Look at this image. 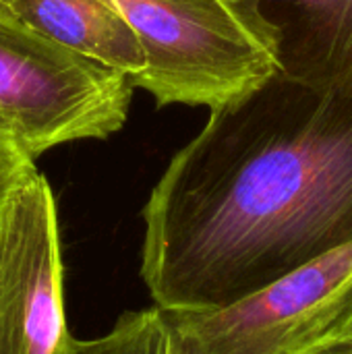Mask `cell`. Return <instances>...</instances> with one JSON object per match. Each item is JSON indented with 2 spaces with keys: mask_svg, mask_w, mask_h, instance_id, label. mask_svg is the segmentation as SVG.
I'll list each match as a JSON object with an SVG mask.
<instances>
[{
  "mask_svg": "<svg viewBox=\"0 0 352 354\" xmlns=\"http://www.w3.org/2000/svg\"><path fill=\"white\" fill-rule=\"evenodd\" d=\"M352 309V241L216 309L162 311L174 354H305Z\"/></svg>",
  "mask_w": 352,
  "mask_h": 354,
  "instance_id": "277c9868",
  "label": "cell"
},
{
  "mask_svg": "<svg viewBox=\"0 0 352 354\" xmlns=\"http://www.w3.org/2000/svg\"><path fill=\"white\" fill-rule=\"evenodd\" d=\"M309 354H352V351H349V348H330V351H317V353Z\"/></svg>",
  "mask_w": 352,
  "mask_h": 354,
  "instance_id": "8fae6325",
  "label": "cell"
},
{
  "mask_svg": "<svg viewBox=\"0 0 352 354\" xmlns=\"http://www.w3.org/2000/svg\"><path fill=\"white\" fill-rule=\"evenodd\" d=\"M68 354H174V344L164 313L149 307L124 313L98 338H73Z\"/></svg>",
  "mask_w": 352,
  "mask_h": 354,
  "instance_id": "ba28073f",
  "label": "cell"
},
{
  "mask_svg": "<svg viewBox=\"0 0 352 354\" xmlns=\"http://www.w3.org/2000/svg\"><path fill=\"white\" fill-rule=\"evenodd\" d=\"M330 348H349L352 351V309L351 313L326 336L322 338L309 353H317V351H330ZM305 353V354H309Z\"/></svg>",
  "mask_w": 352,
  "mask_h": 354,
  "instance_id": "30bf717a",
  "label": "cell"
},
{
  "mask_svg": "<svg viewBox=\"0 0 352 354\" xmlns=\"http://www.w3.org/2000/svg\"><path fill=\"white\" fill-rule=\"evenodd\" d=\"M147 64L135 87L162 106L232 104L280 73L278 31L243 0H108Z\"/></svg>",
  "mask_w": 352,
  "mask_h": 354,
  "instance_id": "7a4b0ae2",
  "label": "cell"
},
{
  "mask_svg": "<svg viewBox=\"0 0 352 354\" xmlns=\"http://www.w3.org/2000/svg\"><path fill=\"white\" fill-rule=\"evenodd\" d=\"M278 31L280 73L311 87L352 81V0H243Z\"/></svg>",
  "mask_w": 352,
  "mask_h": 354,
  "instance_id": "8992f818",
  "label": "cell"
},
{
  "mask_svg": "<svg viewBox=\"0 0 352 354\" xmlns=\"http://www.w3.org/2000/svg\"><path fill=\"white\" fill-rule=\"evenodd\" d=\"M0 6L52 41L124 75L133 87L145 71L137 35L108 0H0Z\"/></svg>",
  "mask_w": 352,
  "mask_h": 354,
  "instance_id": "52a82bcc",
  "label": "cell"
},
{
  "mask_svg": "<svg viewBox=\"0 0 352 354\" xmlns=\"http://www.w3.org/2000/svg\"><path fill=\"white\" fill-rule=\"evenodd\" d=\"M56 203L35 168L0 218V354H68Z\"/></svg>",
  "mask_w": 352,
  "mask_h": 354,
  "instance_id": "5b68a950",
  "label": "cell"
},
{
  "mask_svg": "<svg viewBox=\"0 0 352 354\" xmlns=\"http://www.w3.org/2000/svg\"><path fill=\"white\" fill-rule=\"evenodd\" d=\"M141 216V278L162 311L228 305L351 243L352 81L278 73L210 110Z\"/></svg>",
  "mask_w": 352,
  "mask_h": 354,
  "instance_id": "6da1fadb",
  "label": "cell"
},
{
  "mask_svg": "<svg viewBox=\"0 0 352 354\" xmlns=\"http://www.w3.org/2000/svg\"><path fill=\"white\" fill-rule=\"evenodd\" d=\"M133 83L41 35L0 6V131L37 160L127 122Z\"/></svg>",
  "mask_w": 352,
  "mask_h": 354,
  "instance_id": "3957f363",
  "label": "cell"
},
{
  "mask_svg": "<svg viewBox=\"0 0 352 354\" xmlns=\"http://www.w3.org/2000/svg\"><path fill=\"white\" fill-rule=\"evenodd\" d=\"M35 168V160L29 158L10 135L0 131V218L12 189Z\"/></svg>",
  "mask_w": 352,
  "mask_h": 354,
  "instance_id": "9c48e42d",
  "label": "cell"
}]
</instances>
